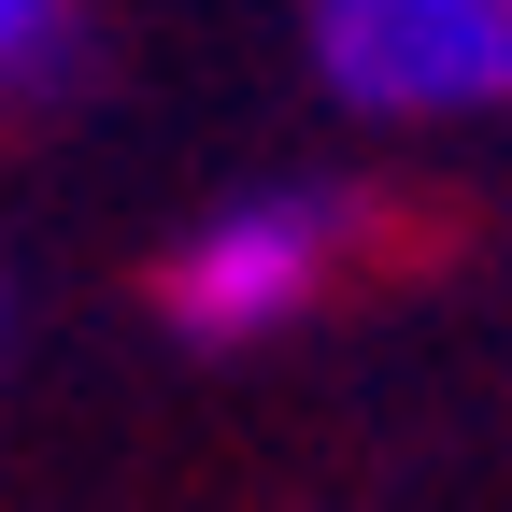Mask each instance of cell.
Segmentation results:
<instances>
[{
	"instance_id": "6da1fadb",
	"label": "cell",
	"mask_w": 512,
	"mask_h": 512,
	"mask_svg": "<svg viewBox=\"0 0 512 512\" xmlns=\"http://www.w3.org/2000/svg\"><path fill=\"white\" fill-rule=\"evenodd\" d=\"M342 256H356V200L342 185H256V200H214L200 228L171 242V271H157V313L185 342H271L299 328L313 299L342 285Z\"/></svg>"
},
{
	"instance_id": "7a4b0ae2",
	"label": "cell",
	"mask_w": 512,
	"mask_h": 512,
	"mask_svg": "<svg viewBox=\"0 0 512 512\" xmlns=\"http://www.w3.org/2000/svg\"><path fill=\"white\" fill-rule=\"evenodd\" d=\"M313 72L356 114L512 100V0H313Z\"/></svg>"
},
{
	"instance_id": "3957f363",
	"label": "cell",
	"mask_w": 512,
	"mask_h": 512,
	"mask_svg": "<svg viewBox=\"0 0 512 512\" xmlns=\"http://www.w3.org/2000/svg\"><path fill=\"white\" fill-rule=\"evenodd\" d=\"M57 29H72V0H0V72H43Z\"/></svg>"
}]
</instances>
